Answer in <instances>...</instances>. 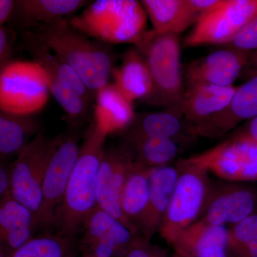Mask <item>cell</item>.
<instances>
[{
  "label": "cell",
  "mask_w": 257,
  "mask_h": 257,
  "mask_svg": "<svg viewBox=\"0 0 257 257\" xmlns=\"http://www.w3.org/2000/svg\"><path fill=\"white\" fill-rule=\"evenodd\" d=\"M226 48L244 53L253 54L257 51V16L248 22L234 37L225 45Z\"/></svg>",
  "instance_id": "obj_32"
},
{
  "label": "cell",
  "mask_w": 257,
  "mask_h": 257,
  "mask_svg": "<svg viewBox=\"0 0 257 257\" xmlns=\"http://www.w3.org/2000/svg\"><path fill=\"white\" fill-rule=\"evenodd\" d=\"M237 87L198 84L186 89L179 106L189 124L197 126L219 114L229 105Z\"/></svg>",
  "instance_id": "obj_19"
},
{
  "label": "cell",
  "mask_w": 257,
  "mask_h": 257,
  "mask_svg": "<svg viewBox=\"0 0 257 257\" xmlns=\"http://www.w3.org/2000/svg\"><path fill=\"white\" fill-rule=\"evenodd\" d=\"M257 116V75L237 87L227 108L195 128L197 137L218 138Z\"/></svg>",
  "instance_id": "obj_18"
},
{
  "label": "cell",
  "mask_w": 257,
  "mask_h": 257,
  "mask_svg": "<svg viewBox=\"0 0 257 257\" xmlns=\"http://www.w3.org/2000/svg\"><path fill=\"white\" fill-rule=\"evenodd\" d=\"M89 3L84 0H16L10 26L22 32L35 30L72 16Z\"/></svg>",
  "instance_id": "obj_20"
},
{
  "label": "cell",
  "mask_w": 257,
  "mask_h": 257,
  "mask_svg": "<svg viewBox=\"0 0 257 257\" xmlns=\"http://www.w3.org/2000/svg\"><path fill=\"white\" fill-rule=\"evenodd\" d=\"M114 84L121 94L133 102L146 99L152 89L150 71L146 62L138 49L126 51L121 63L111 72Z\"/></svg>",
  "instance_id": "obj_23"
},
{
  "label": "cell",
  "mask_w": 257,
  "mask_h": 257,
  "mask_svg": "<svg viewBox=\"0 0 257 257\" xmlns=\"http://www.w3.org/2000/svg\"><path fill=\"white\" fill-rule=\"evenodd\" d=\"M38 227L37 214L13 196L1 202L0 237L13 253L33 238Z\"/></svg>",
  "instance_id": "obj_21"
},
{
  "label": "cell",
  "mask_w": 257,
  "mask_h": 257,
  "mask_svg": "<svg viewBox=\"0 0 257 257\" xmlns=\"http://www.w3.org/2000/svg\"><path fill=\"white\" fill-rule=\"evenodd\" d=\"M132 161L133 159L121 147L105 150L96 186V206L121 221L136 234L138 229L125 217L120 202Z\"/></svg>",
  "instance_id": "obj_14"
},
{
  "label": "cell",
  "mask_w": 257,
  "mask_h": 257,
  "mask_svg": "<svg viewBox=\"0 0 257 257\" xmlns=\"http://www.w3.org/2000/svg\"><path fill=\"white\" fill-rule=\"evenodd\" d=\"M229 257H257V212L228 228Z\"/></svg>",
  "instance_id": "obj_29"
},
{
  "label": "cell",
  "mask_w": 257,
  "mask_h": 257,
  "mask_svg": "<svg viewBox=\"0 0 257 257\" xmlns=\"http://www.w3.org/2000/svg\"><path fill=\"white\" fill-rule=\"evenodd\" d=\"M51 92L46 72L33 61H13L0 72V109L33 115L48 103Z\"/></svg>",
  "instance_id": "obj_7"
},
{
  "label": "cell",
  "mask_w": 257,
  "mask_h": 257,
  "mask_svg": "<svg viewBox=\"0 0 257 257\" xmlns=\"http://www.w3.org/2000/svg\"><path fill=\"white\" fill-rule=\"evenodd\" d=\"M257 212V192L245 186L212 188L202 216L197 221L209 226H232Z\"/></svg>",
  "instance_id": "obj_13"
},
{
  "label": "cell",
  "mask_w": 257,
  "mask_h": 257,
  "mask_svg": "<svg viewBox=\"0 0 257 257\" xmlns=\"http://www.w3.org/2000/svg\"><path fill=\"white\" fill-rule=\"evenodd\" d=\"M142 5L151 20L155 35L175 33L184 0H143Z\"/></svg>",
  "instance_id": "obj_28"
},
{
  "label": "cell",
  "mask_w": 257,
  "mask_h": 257,
  "mask_svg": "<svg viewBox=\"0 0 257 257\" xmlns=\"http://www.w3.org/2000/svg\"><path fill=\"white\" fill-rule=\"evenodd\" d=\"M178 178L177 167L170 165L151 168L148 203L138 226L143 237L147 241L158 231L170 206Z\"/></svg>",
  "instance_id": "obj_17"
},
{
  "label": "cell",
  "mask_w": 257,
  "mask_h": 257,
  "mask_svg": "<svg viewBox=\"0 0 257 257\" xmlns=\"http://www.w3.org/2000/svg\"><path fill=\"white\" fill-rule=\"evenodd\" d=\"M17 39V32L13 27L5 25L0 27V67L3 69L13 62V49Z\"/></svg>",
  "instance_id": "obj_34"
},
{
  "label": "cell",
  "mask_w": 257,
  "mask_h": 257,
  "mask_svg": "<svg viewBox=\"0 0 257 257\" xmlns=\"http://www.w3.org/2000/svg\"><path fill=\"white\" fill-rule=\"evenodd\" d=\"M40 124L32 115L0 111L1 159L20 155L33 135L40 132Z\"/></svg>",
  "instance_id": "obj_25"
},
{
  "label": "cell",
  "mask_w": 257,
  "mask_h": 257,
  "mask_svg": "<svg viewBox=\"0 0 257 257\" xmlns=\"http://www.w3.org/2000/svg\"><path fill=\"white\" fill-rule=\"evenodd\" d=\"M193 257H229L226 248L219 246H207L198 251Z\"/></svg>",
  "instance_id": "obj_37"
},
{
  "label": "cell",
  "mask_w": 257,
  "mask_h": 257,
  "mask_svg": "<svg viewBox=\"0 0 257 257\" xmlns=\"http://www.w3.org/2000/svg\"><path fill=\"white\" fill-rule=\"evenodd\" d=\"M12 196V167H0V200L1 202Z\"/></svg>",
  "instance_id": "obj_35"
},
{
  "label": "cell",
  "mask_w": 257,
  "mask_h": 257,
  "mask_svg": "<svg viewBox=\"0 0 257 257\" xmlns=\"http://www.w3.org/2000/svg\"><path fill=\"white\" fill-rule=\"evenodd\" d=\"M147 138L172 139L183 145L197 140V135L180 108L177 107L136 114L124 131L123 142Z\"/></svg>",
  "instance_id": "obj_15"
},
{
  "label": "cell",
  "mask_w": 257,
  "mask_h": 257,
  "mask_svg": "<svg viewBox=\"0 0 257 257\" xmlns=\"http://www.w3.org/2000/svg\"><path fill=\"white\" fill-rule=\"evenodd\" d=\"M219 0H184L183 10L175 33L179 34L185 31L189 27L200 20L203 15L215 6Z\"/></svg>",
  "instance_id": "obj_31"
},
{
  "label": "cell",
  "mask_w": 257,
  "mask_h": 257,
  "mask_svg": "<svg viewBox=\"0 0 257 257\" xmlns=\"http://www.w3.org/2000/svg\"><path fill=\"white\" fill-rule=\"evenodd\" d=\"M16 9V0H0V27L11 23Z\"/></svg>",
  "instance_id": "obj_36"
},
{
  "label": "cell",
  "mask_w": 257,
  "mask_h": 257,
  "mask_svg": "<svg viewBox=\"0 0 257 257\" xmlns=\"http://www.w3.org/2000/svg\"><path fill=\"white\" fill-rule=\"evenodd\" d=\"M177 167L178 181L158 230L171 245L202 216L213 188L207 169L190 158L179 160Z\"/></svg>",
  "instance_id": "obj_6"
},
{
  "label": "cell",
  "mask_w": 257,
  "mask_h": 257,
  "mask_svg": "<svg viewBox=\"0 0 257 257\" xmlns=\"http://www.w3.org/2000/svg\"><path fill=\"white\" fill-rule=\"evenodd\" d=\"M182 145L165 138H147L123 142L121 148L135 162L148 167L170 166L181 153Z\"/></svg>",
  "instance_id": "obj_26"
},
{
  "label": "cell",
  "mask_w": 257,
  "mask_h": 257,
  "mask_svg": "<svg viewBox=\"0 0 257 257\" xmlns=\"http://www.w3.org/2000/svg\"><path fill=\"white\" fill-rule=\"evenodd\" d=\"M107 135L92 121L55 213L52 225L61 236L72 239L96 207V186Z\"/></svg>",
  "instance_id": "obj_1"
},
{
  "label": "cell",
  "mask_w": 257,
  "mask_h": 257,
  "mask_svg": "<svg viewBox=\"0 0 257 257\" xmlns=\"http://www.w3.org/2000/svg\"><path fill=\"white\" fill-rule=\"evenodd\" d=\"M239 134L257 145V116L248 121Z\"/></svg>",
  "instance_id": "obj_38"
},
{
  "label": "cell",
  "mask_w": 257,
  "mask_h": 257,
  "mask_svg": "<svg viewBox=\"0 0 257 257\" xmlns=\"http://www.w3.org/2000/svg\"><path fill=\"white\" fill-rule=\"evenodd\" d=\"M256 16L257 0H219L186 36L184 47L225 45Z\"/></svg>",
  "instance_id": "obj_9"
},
{
  "label": "cell",
  "mask_w": 257,
  "mask_h": 257,
  "mask_svg": "<svg viewBox=\"0 0 257 257\" xmlns=\"http://www.w3.org/2000/svg\"><path fill=\"white\" fill-rule=\"evenodd\" d=\"M32 32L72 67L89 90L97 92L109 84L114 68L110 52L72 28L67 19Z\"/></svg>",
  "instance_id": "obj_2"
},
{
  "label": "cell",
  "mask_w": 257,
  "mask_h": 257,
  "mask_svg": "<svg viewBox=\"0 0 257 257\" xmlns=\"http://www.w3.org/2000/svg\"><path fill=\"white\" fill-rule=\"evenodd\" d=\"M251 55L226 48L189 62L183 69L186 89L198 84L233 86L242 74Z\"/></svg>",
  "instance_id": "obj_12"
},
{
  "label": "cell",
  "mask_w": 257,
  "mask_h": 257,
  "mask_svg": "<svg viewBox=\"0 0 257 257\" xmlns=\"http://www.w3.org/2000/svg\"><path fill=\"white\" fill-rule=\"evenodd\" d=\"M61 140L62 136L51 140L37 134L11 165L12 196L37 216L42 206L45 172Z\"/></svg>",
  "instance_id": "obj_8"
},
{
  "label": "cell",
  "mask_w": 257,
  "mask_h": 257,
  "mask_svg": "<svg viewBox=\"0 0 257 257\" xmlns=\"http://www.w3.org/2000/svg\"><path fill=\"white\" fill-rule=\"evenodd\" d=\"M135 116L133 102L114 84H108L97 91L93 121L107 135L125 131Z\"/></svg>",
  "instance_id": "obj_22"
},
{
  "label": "cell",
  "mask_w": 257,
  "mask_h": 257,
  "mask_svg": "<svg viewBox=\"0 0 257 257\" xmlns=\"http://www.w3.org/2000/svg\"><path fill=\"white\" fill-rule=\"evenodd\" d=\"M242 74L245 77H247L248 79L251 78V77L257 75V51L253 52L251 57H250L248 63L246 64V67L243 69L241 75Z\"/></svg>",
  "instance_id": "obj_39"
},
{
  "label": "cell",
  "mask_w": 257,
  "mask_h": 257,
  "mask_svg": "<svg viewBox=\"0 0 257 257\" xmlns=\"http://www.w3.org/2000/svg\"><path fill=\"white\" fill-rule=\"evenodd\" d=\"M144 237L135 236L133 242L124 250V257H167L162 248L150 244Z\"/></svg>",
  "instance_id": "obj_33"
},
{
  "label": "cell",
  "mask_w": 257,
  "mask_h": 257,
  "mask_svg": "<svg viewBox=\"0 0 257 257\" xmlns=\"http://www.w3.org/2000/svg\"><path fill=\"white\" fill-rule=\"evenodd\" d=\"M135 47L145 58L152 78V92L143 101L165 109L179 107L186 87L181 66L179 35H155L147 32Z\"/></svg>",
  "instance_id": "obj_4"
},
{
  "label": "cell",
  "mask_w": 257,
  "mask_h": 257,
  "mask_svg": "<svg viewBox=\"0 0 257 257\" xmlns=\"http://www.w3.org/2000/svg\"><path fill=\"white\" fill-rule=\"evenodd\" d=\"M190 159L228 182L257 180V145L239 133Z\"/></svg>",
  "instance_id": "obj_10"
},
{
  "label": "cell",
  "mask_w": 257,
  "mask_h": 257,
  "mask_svg": "<svg viewBox=\"0 0 257 257\" xmlns=\"http://www.w3.org/2000/svg\"><path fill=\"white\" fill-rule=\"evenodd\" d=\"M174 257H184V256H180V255L177 254V253H176L175 256Z\"/></svg>",
  "instance_id": "obj_40"
},
{
  "label": "cell",
  "mask_w": 257,
  "mask_h": 257,
  "mask_svg": "<svg viewBox=\"0 0 257 257\" xmlns=\"http://www.w3.org/2000/svg\"><path fill=\"white\" fill-rule=\"evenodd\" d=\"M82 243L94 257H111L125 250L136 234L121 221L99 207L94 208L82 224Z\"/></svg>",
  "instance_id": "obj_16"
},
{
  "label": "cell",
  "mask_w": 257,
  "mask_h": 257,
  "mask_svg": "<svg viewBox=\"0 0 257 257\" xmlns=\"http://www.w3.org/2000/svg\"><path fill=\"white\" fill-rule=\"evenodd\" d=\"M24 48L32 61L45 70L50 82L51 94L69 119L78 123L89 112L92 94L72 67L51 50L35 32H21Z\"/></svg>",
  "instance_id": "obj_5"
},
{
  "label": "cell",
  "mask_w": 257,
  "mask_h": 257,
  "mask_svg": "<svg viewBox=\"0 0 257 257\" xmlns=\"http://www.w3.org/2000/svg\"><path fill=\"white\" fill-rule=\"evenodd\" d=\"M227 239L226 226H209L197 221L179 236L172 246L177 254L193 257L198 251L207 246H219L226 248Z\"/></svg>",
  "instance_id": "obj_27"
},
{
  "label": "cell",
  "mask_w": 257,
  "mask_h": 257,
  "mask_svg": "<svg viewBox=\"0 0 257 257\" xmlns=\"http://www.w3.org/2000/svg\"><path fill=\"white\" fill-rule=\"evenodd\" d=\"M79 150L78 135L72 133L62 136L44 177L42 206L37 216L40 226L53 224L56 211L63 200Z\"/></svg>",
  "instance_id": "obj_11"
},
{
  "label": "cell",
  "mask_w": 257,
  "mask_h": 257,
  "mask_svg": "<svg viewBox=\"0 0 257 257\" xmlns=\"http://www.w3.org/2000/svg\"><path fill=\"white\" fill-rule=\"evenodd\" d=\"M147 20L141 2L98 0L67 21L74 30L98 41L136 46L147 32Z\"/></svg>",
  "instance_id": "obj_3"
},
{
  "label": "cell",
  "mask_w": 257,
  "mask_h": 257,
  "mask_svg": "<svg viewBox=\"0 0 257 257\" xmlns=\"http://www.w3.org/2000/svg\"><path fill=\"white\" fill-rule=\"evenodd\" d=\"M72 239L61 235L45 234L32 238L11 257H69Z\"/></svg>",
  "instance_id": "obj_30"
},
{
  "label": "cell",
  "mask_w": 257,
  "mask_h": 257,
  "mask_svg": "<svg viewBox=\"0 0 257 257\" xmlns=\"http://www.w3.org/2000/svg\"><path fill=\"white\" fill-rule=\"evenodd\" d=\"M151 168L132 161L121 191V210L127 220L138 229L139 221L148 203Z\"/></svg>",
  "instance_id": "obj_24"
}]
</instances>
